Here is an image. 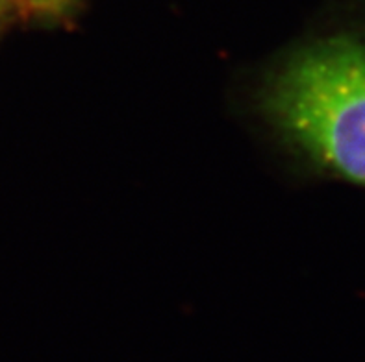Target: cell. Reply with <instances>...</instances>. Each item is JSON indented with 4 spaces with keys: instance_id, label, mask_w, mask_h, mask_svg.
I'll use <instances>...</instances> for the list:
<instances>
[{
    "instance_id": "cell-2",
    "label": "cell",
    "mask_w": 365,
    "mask_h": 362,
    "mask_svg": "<svg viewBox=\"0 0 365 362\" xmlns=\"http://www.w3.org/2000/svg\"><path fill=\"white\" fill-rule=\"evenodd\" d=\"M23 2H32V0H0V11L14 8V6H21Z\"/></svg>"
},
{
    "instance_id": "cell-1",
    "label": "cell",
    "mask_w": 365,
    "mask_h": 362,
    "mask_svg": "<svg viewBox=\"0 0 365 362\" xmlns=\"http://www.w3.org/2000/svg\"><path fill=\"white\" fill-rule=\"evenodd\" d=\"M262 107L315 170L365 188V21L295 48L269 76Z\"/></svg>"
}]
</instances>
